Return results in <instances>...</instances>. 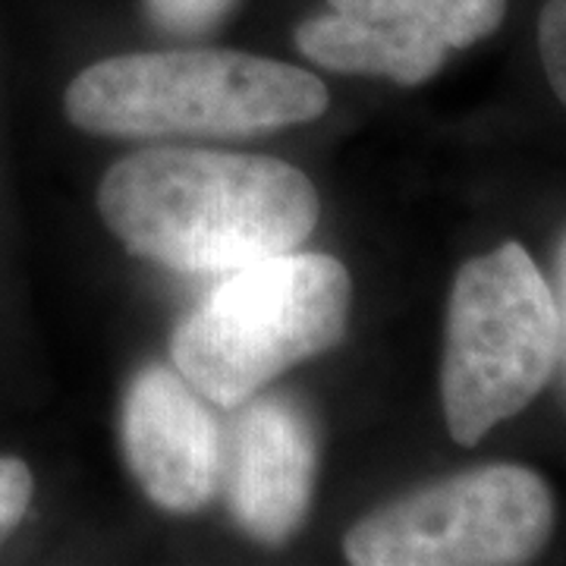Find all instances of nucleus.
Masks as SVG:
<instances>
[{"mask_svg":"<svg viewBox=\"0 0 566 566\" xmlns=\"http://www.w3.org/2000/svg\"><path fill=\"white\" fill-rule=\"evenodd\" d=\"M98 208L126 249L189 274H227L290 252L322 214L300 167L202 148L123 158L102 180Z\"/></svg>","mask_w":566,"mask_h":566,"instance_id":"obj_1","label":"nucleus"},{"mask_svg":"<svg viewBox=\"0 0 566 566\" xmlns=\"http://www.w3.org/2000/svg\"><path fill=\"white\" fill-rule=\"evenodd\" d=\"M63 111L98 136H249L318 120L327 88L300 66L255 54L161 51L82 70Z\"/></svg>","mask_w":566,"mask_h":566,"instance_id":"obj_2","label":"nucleus"},{"mask_svg":"<svg viewBox=\"0 0 566 566\" xmlns=\"http://www.w3.org/2000/svg\"><path fill=\"white\" fill-rule=\"evenodd\" d=\"M353 300L349 271L318 252H277L208 293L174 334V365L205 400L245 403L290 365L344 337Z\"/></svg>","mask_w":566,"mask_h":566,"instance_id":"obj_3","label":"nucleus"},{"mask_svg":"<svg viewBox=\"0 0 566 566\" xmlns=\"http://www.w3.org/2000/svg\"><path fill=\"white\" fill-rule=\"evenodd\" d=\"M560 356V312L551 283L520 243L497 245L460 268L441 365L450 438L472 447L523 412Z\"/></svg>","mask_w":566,"mask_h":566,"instance_id":"obj_4","label":"nucleus"},{"mask_svg":"<svg viewBox=\"0 0 566 566\" xmlns=\"http://www.w3.org/2000/svg\"><path fill=\"white\" fill-rule=\"evenodd\" d=\"M554 528L545 479L523 465H482L368 513L346 532L356 566L526 564Z\"/></svg>","mask_w":566,"mask_h":566,"instance_id":"obj_5","label":"nucleus"},{"mask_svg":"<svg viewBox=\"0 0 566 566\" xmlns=\"http://www.w3.org/2000/svg\"><path fill=\"white\" fill-rule=\"evenodd\" d=\"M331 13L296 29L308 61L340 73L387 76L400 85L431 80L450 51L488 39L506 0H327Z\"/></svg>","mask_w":566,"mask_h":566,"instance_id":"obj_6","label":"nucleus"},{"mask_svg":"<svg viewBox=\"0 0 566 566\" xmlns=\"http://www.w3.org/2000/svg\"><path fill=\"white\" fill-rule=\"evenodd\" d=\"M126 463L142 491L164 510L192 513L221 482V424L202 394L170 368H145L123 406Z\"/></svg>","mask_w":566,"mask_h":566,"instance_id":"obj_7","label":"nucleus"},{"mask_svg":"<svg viewBox=\"0 0 566 566\" xmlns=\"http://www.w3.org/2000/svg\"><path fill=\"white\" fill-rule=\"evenodd\" d=\"M315 438L286 400L245 406L233 434L230 506L240 526L264 545L286 542L312 501Z\"/></svg>","mask_w":566,"mask_h":566,"instance_id":"obj_8","label":"nucleus"},{"mask_svg":"<svg viewBox=\"0 0 566 566\" xmlns=\"http://www.w3.org/2000/svg\"><path fill=\"white\" fill-rule=\"evenodd\" d=\"M538 51L547 82L566 107V0H547L538 20Z\"/></svg>","mask_w":566,"mask_h":566,"instance_id":"obj_9","label":"nucleus"},{"mask_svg":"<svg viewBox=\"0 0 566 566\" xmlns=\"http://www.w3.org/2000/svg\"><path fill=\"white\" fill-rule=\"evenodd\" d=\"M32 472L17 457H0V542L20 526L32 504Z\"/></svg>","mask_w":566,"mask_h":566,"instance_id":"obj_10","label":"nucleus"},{"mask_svg":"<svg viewBox=\"0 0 566 566\" xmlns=\"http://www.w3.org/2000/svg\"><path fill=\"white\" fill-rule=\"evenodd\" d=\"M233 0H148L155 20L170 32L196 35L221 20Z\"/></svg>","mask_w":566,"mask_h":566,"instance_id":"obj_11","label":"nucleus"},{"mask_svg":"<svg viewBox=\"0 0 566 566\" xmlns=\"http://www.w3.org/2000/svg\"><path fill=\"white\" fill-rule=\"evenodd\" d=\"M557 312H560V346L566 349V243L560 249V262H557Z\"/></svg>","mask_w":566,"mask_h":566,"instance_id":"obj_12","label":"nucleus"}]
</instances>
